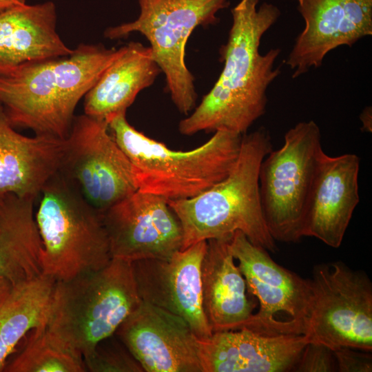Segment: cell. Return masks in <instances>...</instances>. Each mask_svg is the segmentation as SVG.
Segmentation results:
<instances>
[{"instance_id":"cell-14","label":"cell","mask_w":372,"mask_h":372,"mask_svg":"<svg viewBox=\"0 0 372 372\" xmlns=\"http://www.w3.org/2000/svg\"><path fill=\"white\" fill-rule=\"evenodd\" d=\"M115 333L146 372H203L197 337L182 318L141 300Z\"/></svg>"},{"instance_id":"cell-20","label":"cell","mask_w":372,"mask_h":372,"mask_svg":"<svg viewBox=\"0 0 372 372\" xmlns=\"http://www.w3.org/2000/svg\"><path fill=\"white\" fill-rule=\"evenodd\" d=\"M54 3L15 5L0 10V74L28 63L72 53L56 31Z\"/></svg>"},{"instance_id":"cell-27","label":"cell","mask_w":372,"mask_h":372,"mask_svg":"<svg viewBox=\"0 0 372 372\" xmlns=\"http://www.w3.org/2000/svg\"><path fill=\"white\" fill-rule=\"evenodd\" d=\"M338 371L371 372L372 357L371 352L349 347L333 350Z\"/></svg>"},{"instance_id":"cell-19","label":"cell","mask_w":372,"mask_h":372,"mask_svg":"<svg viewBox=\"0 0 372 372\" xmlns=\"http://www.w3.org/2000/svg\"><path fill=\"white\" fill-rule=\"evenodd\" d=\"M231 237L207 240L201 262L203 308L212 333L246 328L256 307L248 299L245 278L235 264Z\"/></svg>"},{"instance_id":"cell-15","label":"cell","mask_w":372,"mask_h":372,"mask_svg":"<svg viewBox=\"0 0 372 372\" xmlns=\"http://www.w3.org/2000/svg\"><path fill=\"white\" fill-rule=\"evenodd\" d=\"M304 27L286 64L293 78L320 67L327 54L372 34V0H296Z\"/></svg>"},{"instance_id":"cell-28","label":"cell","mask_w":372,"mask_h":372,"mask_svg":"<svg viewBox=\"0 0 372 372\" xmlns=\"http://www.w3.org/2000/svg\"><path fill=\"white\" fill-rule=\"evenodd\" d=\"M364 130L367 132L371 131V110L369 107L365 108L360 115Z\"/></svg>"},{"instance_id":"cell-26","label":"cell","mask_w":372,"mask_h":372,"mask_svg":"<svg viewBox=\"0 0 372 372\" xmlns=\"http://www.w3.org/2000/svg\"><path fill=\"white\" fill-rule=\"evenodd\" d=\"M293 371H338L333 351L320 343L308 342L303 349Z\"/></svg>"},{"instance_id":"cell-2","label":"cell","mask_w":372,"mask_h":372,"mask_svg":"<svg viewBox=\"0 0 372 372\" xmlns=\"http://www.w3.org/2000/svg\"><path fill=\"white\" fill-rule=\"evenodd\" d=\"M123 48L82 43L69 55L1 74L0 103L12 126L65 139L78 103Z\"/></svg>"},{"instance_id":"cell-10","label":"cell","mask_w":372,"mask_h":372,"mask_svg":"<svg viewBox=\"0 0 372 372\" xmlns=\"http://www.w3.org/2000/svg\"><path fill=\"white\" fill-rule=\"evenodd\" d=\"M95 209H107L137 190L132 165L105 119L75 116L58 170Z\"/></svg>"},{"instance_id":"cell-25","label":"cell","mask_w":372,"mask_h":372,"mask_svg":"<svg viewBox=\"0 0 372 372\" xmlns=\"http://www.w3.org/2000/svg\"><path fill=\"white\" fill-rule=\"evenodd\" d=\"M110 338L100 342L91 353L83 356L86 371L143 372L141 365L125 346Z\"/></svg>"},{"instance_id":"cell-11","label":"cell","mask_w":372,"mask_h":372,"mask_svg":"<svg viewBox=\"0 0 372 372\" xmlns=\"http://www.w3.org/2000/svg\"><path fill=\"white\" fill-rule=\"evenodd\" d=\"M230 249L247 291L259 302L258 311L246 328L270 335L293 334L279 320L281 314L287 316L296 334L302 335L311 296L309 279L276 262L267 249L254 245L240 231L232 236Z\"/></svg>"},{"instance_id":"cell-3","label":"cell","mask_w":372,"mask_h":372,"mask_svg":"<svg viewBox=\"0 0 372 372\" xmlns=\"http://www.w3.org/2000/svg\"><path fill=\"white\" fill-rule=\"evenodd\" d=\"M271 150V136L264 127L245 134L234 165L223 180L192 198L168 200L183 229L181 250L203 240L229 238L240 231L254 245L276 251L264 218L259 187L260 167Z\"/></svg>"},{"instance_id":"cell-13","label":"cell","mask_w":372,"mask_h":372,"mask_svg":"<svg viewBox=\"0 0 372 372\" xmlns=\"http://www.w3.org/2000/svg\"><path fill=\"white\" fill-rule=\"evenodd\" d=\"M206 248L203 240L167 259L132 262L141 300L182 318L199 339L212 334L202 302L200 267Z\"/></svg>"},{"instance_id":"cell-29","label":"cell","mask_w":372,"mask_h":372,"mask_svg":"<svg viewBox=\"0 0 372 372\" xmlns=\"http://www.w3.org/2000/svg\"><path fill=\"white\" fill-rule=\"evenodd\" d=\"M13 285L8 280L0 278V303L7 296L12 288Z\"/></svg>"},{"instance_id":"cell-1","label":"cell","mask_w":372,"mask_h":372,"mask_svg":"<svg viewBox=\"0 0 372 372\" xmlns=\"http://www.w3.org/2000/svg\"><path fill=\"white\" fill-rule=\"evenodd\" d=\"M258 5V0H240L231 9L232 24L221 51L224 67L199 105L180 121L182 134L225 130L243 135L265 113L267 90L280 73L274 68L280 50L262 54L260 45L280 11L272 3Z\"/></svg>"},{"instance_id":"cell-21","label":"cell","mask_w":372,"mask_h":372,"mask_svg":"<svg viewBox=\"0 0 372 372\" xmlns=\"http://www.w3.org/2000/svg\"><path fill=\"white\" fill-rule=\"evenodd\" d=\"M161 72L150 47L132 41L84 96V114L106 120L134 103Z\"/></svg>"},{"instance_id":"cell-23","label":"cell","mask_w":372,"mask_h":372,"mask_svg":"<svg viewBox=\"0 0 372 372\" xmlns=\"http://www.w3.org/2000/svg\"><path fill=\"white\" fill-rule=\"evenodd\" d=\"M54 284L42 273L13 285L0 303V371L23 338L46 326Z\"/></svg>"},{"instance_id":"cell-22","label":"cell","mask_w":372,"mask_h":372,"mask_svg":"<svg viewBox=\"0 0 372 372\" xmlns=\"http://www.w3.org/2000/svg\"><path fill=\"white\" fill-rule=\"evenodd\" d=\"M33 198L0 196V278L13 285L42 274Z\"/></svg>"},{"instance_id":"cell-17","label":"cell","mask_w":372,"mask_h":372,"mask_svg":"<svg viewBox=\"0 0 372 372\" xmlns=\"http://www.w3.org/2000/svg\"><path fill=\"white\" fill-rule=\"evenodd\" d=\"M360 159L348 153L320 162L308 201L302 236L316 238L338 248L359 203Z\"/></svg>"},{"instance_id":"cell-8","label":"cell","mask_w":372,"mask_h":372,"mask_svg":"<svg viewBox=\"0 0 372 372\" xmlns=\"http://www.w3.org/2000/svg\"><path fill=\"white\" fill-rule=\"evenodd\" d=\"M324 153L320 127L311 120L289 129L282 146L261 163L262 209L276 242H297L303 237L307 207Z\"/></svg>"},{"instance_id":"cell-18","label":"cell","mask_w":372,"mask_h":372,"mask_svg":"<svg viewBox=\"0 0 372 372\" xmlns=\"http://www.w3.org/2000/svg\"><path fill=\"white\" fill-rule=\"evenodd\" d=\"M64 139L17 132L0 103V196L12 194L37 199L58 172Z\"/></svg>"},{"instance_id":"cell-9","label":"cell","mask_w":372,"mask_h":372,"mask_svg":"<svg viewBox=\"0 0 372 372\" xmlns=\"http://www.w3.org/2000/svg\"><path fill=\"white\" fill-rule=\"evenodd\" d=\"M311 289L302 335L333 351H372V283L362 270L342 261L318 264L309 278Z\"/></svg>"},{"instance_id":"cell-7","label":"cell","mask_w":372,"mask_h":372,"mask_svg":"<svg viewBox=\"0 0 372 372\" xmlns=\"http://www.w3.org/2000/svg\"><path fill=\"white\" fill-rule=\"evenodd\" d=\"M138 17L112 26L104 36L123 39L138 32L149 42L153 59L165 75L174 104L183 114L194 108L197 94L194 79L185 63L187 40L198 26L215 24L216 14L227 8L228 0H137Z\"/></svg>"},{"instance_id":"cell-4","label":"cell","mask_w":372,"mask_h":372,"mask_svg":"<svg viewBox=\"0 0 372 372\" xmlns=\"http://www.w3.org/2000/svg\"><path fill=\"white\" fill-rule=\"evenodd\" d=\"M105 121L132 165L137 190L167 200L192 198L223 180L238 158L242 136L218 130L194 149L176 151L136 130L126 112Z\"/></svg>"},{"instance_id":"cell-12","label":"cell","mask_w":372,"mask_h":372,"mask_svg":"<svg viewBox=\"0 0 372 372\" xmlns=\"http://www.w3.org/2000/svg\"><path fill=\"white\" fill-rule=\"evenodd\" d=\"M112 259H167L183 246V229L162 197L136 190L102 213Z\"/></svg>"},{"instance_id":"cell-16","label":"cell","mask_w":372,"mask_h":372,"mask_svg":"<svg viewBox=\"0 0 372 372\" xmlns=\"http://www.w3.org/2000/svg\"><path fill=\"white\" fill-rule=\"evenodd\" d=\"M309 342L304 335H270L242 328L197 338V347L203 372H289Z\"/></svg>"},{"instance_id":"cell-30","label":"cell","mask_w":372,"mask_h":372,"mask_svg":"<svg viewBox=\"0 0 372 372\" xmlns=\"http://www.w3.org/2000/svg\"><path fill=\"white\" fill-rule=\"evenodd\" d=\"M25 0H0V10L15 5L25 3Z\"/></svg>"},{"instance_id":"cell-5","label":"cell","mask_w":372,"mask_h":372,"mask_svg":"<svg viewBox=\"0 0 372 372\" xmlns=\"http://www.w3.org/2000/svg\"><path fill=\"white\" fill-rule=\"evenodd\" d=\"M141 302L132 262L112 258L98 271L55 282L46 327L83 357Z\"/></svg>"},{"instance_id":"cell-6","label":"cell","mask_w":372,"mask_h":372,"mask_svg":"<svg viewBox=\"0 0 372 372\" xmlns=\"http://www.w3.org/2000/svg\"><path fill=\"white\" fill-rule=\"evenodd\" d=\"M35 220L42 273L55 282L93 272L112 260L102 213L59 171L44 185Z\"/></svg>"},{"instance_id":"cell-24","label":"cell","mask_w":372,"mask_h":372,"mask_svg":"<svg viewBox=\"0 0 372 372\" xmlns=\"http://www.w3.org/2000/svg\"><path fill=\"white\" fill-rule=\"evenodd\" d=\"M8 372H85L83 357L50 332L46 326L32 331Z\"/></svg>"}]
</instances>
